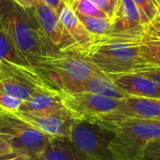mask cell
<instances>
[{"mask_svg":"<svg viewBox=\"0 0 160 160\" xmlns=\"http://www.w3.org/2000/svg\"><path fill=\"white\" fill-rule=\"evenodd\" d=\"M142 35L131 32L97 36L81 54L106 74L140 72L150 68L142 54Z\"/></svg>","mask_w":160,"mask_h":160,"instance_id":"obj_1","label":"cell"},{"mask_svg":"<svg viewBox=\"0 0 160 160\" xmlns=\"http://www.w3.org/2000/svg\"><path fill=\"white\" fill-rule=\"evenodd\" d=\"M0 25L29 65H37L45 57L63 53L46 38L33 9H24L12 0H0Z\"/></svg>","mask_w":160,"mask_h":160,"instance_id":"obj_2","label":"cell"},{"mask_svg":"<svg viewBox=\"0 0 160 160\" xmlns=\"http://www.w3.org/2000/svg\"><path fill=\"white\" fill-rule=\"evenodd\" d=\"M93 122L113 134L109 142L113 160H138L146 144L160 139V120L125 117L110 112Z\"/></svg>","mask_w":160,"mask_h":160,"instance_id":"obj_3","label":"cell"},{"mask_svg":"<svg viewBox=\"0 0 160 160\" xmlns=\"http://www.w3.org/2000/svg\"><path fill=\"white\" fill-rule=\"evenodd\" d=\"M33 66L46 84L60 94L76 92L81 83L101 71L84 56L75 52H63L45 57Z\"/></svg>","mask_w":160,"mask_h":160,"instance_id":"obj_4","label":"cell"},{"mask_svg":"<svg viewBox=\"0 0 160 160\" xmlns=\"http://www.w3.org/2000/svg\"><path fill=\"white\" fill-rule=\"evenodd\" d=\"M1 133L16 156H39L49 145L50 137L12 112L2 110Z\"/></svg>","mask_w":160,"mask_h":160,"instance_id":"obj_5","label":"cell"},{"mask_svg":"<svg viewBox=\"0 0 160 160\" xmlns=\"http://www.w3.org/2000/svg\"><path fill=\"white\" fill-rule=\"evenodd\" d=\"M0 90L24 101L37 92L52 89L46 84L35 66L1 61Z\"/></svg>","mask_w":160,"mask_h":160,"instance_id":"obj_6","label":"cell"},{"mask_svg":"<svg viewBox=\"0 0 160 160\" xmlns=\"http://www.w3.org/2000/svg\"><path fill=\"white\" fill-rule=\"evenodd\" d=\"M112 136L94 122L77 119L72 125L69 141L86 160H113L109 150Z\"/></svg>","mask_w":160,"mask_h":160,"instance_id":"obj_7","label":"cell"},{"mask_svg":"<svg viewBox=\"0 0 160 160\" xmlns=\"http://www.w3.org/2000/svg\"><path fill=\"white\" fill-rule=\"evenodd\" d=\"M65 107L79 120L93 122L115 111L120 99L87 92L61 94Z\"/></svg>","mask_w":160,"mask_h":160,"instance_id":"obj_8","label":"cell"},{"mask_svg":"<svg viewBox=\"0 0 160 160\" xmlns=\"http://www.w3.org/2000/svg\"><path fill=\"white\" fill-rule=\"evenodd\" d=\"M33 11L46 38L57 51L80 54L78 44L66 30L57 13L51 7L39 0Z\"/></svg>","mask_w":160,"mask_h":160,"instance_id":"obj_9","label":"cell"},{"mask_svg":"<svg viewBox=\"0 0 160 160\" xmlns=\"http://www.w3.org/2000/svg\"><path fill=\"white\" fill-rule=\"evenodd\" d=\"M12 113L38 131L52 138L69 139L72 125L77 120L68 109L52 112H15Z\"/></svg>","mask_w":160,"mask_h":160,"instance_id":"obj_10","label":"cell"},{"mask_svg":"<svg viewBox=\"0 0 160 160\" xmlns=\"http://www.w3.org/2000/svg\"><path fill=\"white\" fill-rule=\"evenodd\" d=\"M114 84L128 97L160 99V85L140 72L107 74Z\"/></svg>","mask_w":160,"mask_h":160,"instance_id":"obj_11","label":"cell"},{"mask_svg":"<svg viewBox=\"0 0 160 160\" xmlns=\"http://www.w3.org/2000/svg\"><path fill=\"white\" fill-rule=\"evenodd\" d=\"M112 112L125 117L160 120V99L128 97L120 99L117 109Z\"/></svg>","mask_w":160,"mask_h":160,"instance_id":"obj_12","label":"cell"},{"mask_svg":"<svg viewBox=\"0 0 160 160\" xmlns=\"http://www.w3.org/2000/svg\"><path fill=\"white\" fill-rule=\"evenodd\" d=\"M111 21L110 33L142 32L144 28L141 13L133 0H119L117 9Z\"/></svg>","mask_w":160,"mask_h":160,"instance_id":"obj_13","label":"cell"},{"mask_svg":"<svg viewBox=\"0 0 160 160\" xmlns=\"http://www.w3.org/2000/svg\"><path fill=\"white\" fill-rule=\"evenodd\" d=\"M143 57L150 68H160V16L144 25L142 35Z\"/></svg>","mask_w":160,"mask_h":160,"instance_id":"obj_14","label":"cell"},{"mask_svg":"<svg viewBox=\"0 0 160 160\" xmlns=\"http://www.w3.org/2000/svg\"><path fill=\"white\" fill-rule=\"evenodd\" d=\"M58 17L66 30L78 44L81 54L82 52L92 42L94 36L86 29V27L79 19L78 15L68 4V2L65 3L59 11Z\"/></svg>","mask_w":160,"mask_h":160,"instance_id":"obj_15","label":"cell"},{"mask_svg":"<svg viewBox=\"0 0 160 160\" xmlns=\"http://www.w3.org/2000/svg\"><path fill=\"white\" fill-rule=\"evenodd\" d=\"M67 109L62 101L59 92L52 90H42L34 94L27 100L22 101L18 112H52Z\"/></svg>","mask_w":160,"mask_h":160,"instance_id":"obj_16","label":"cell"},{"mask_svg":"<svg viewBox=\"0 0 160 160\" xmlns=\"http://www.w3.org/2000/svg\"><path fill=\"white\" fill-rule=\"evenodd\" d=\"M78 92H87L116 99H123L128 97L114 84V82L106 73L102 71L92 75L90 78L81 83L74 93Z\"/></svg>","mask_w":160,"mask_h":160,"instance_id":"obj_17","label":"cell"},{"mask_svg":"<svg viewBox=\"0 0 160 160\" xmlns=\"http://www.w3.org/2000/svg\"><path fill=\"white\" fill-rule=\"evenodd\" d=\"M39 156L43 160H86L66 138H52Z\"/></svg>","mask_w":160,"mask_h":160,"instance_id":"obj_18","label":"cell"},{"mask_svg":"<svg viewBox=\"0 0 160 160\" xmlns=\"http://www.w3.org/2000/svg\"><path fill=\"white\" fill-rule=\"evenodd\" d=\"M9 61L20 65H29L18 52L7 32L0 25V62Z\"/></svg>","mask_w":160,"mask_h":160,"instance_id":"obj_19","label":"cell"},{"mask_svg":"<svg viewBox=\"0 0 160 160\" xmlns=\"http://www.w3.org/2000/svg\"><path fill=\"white\" fill-rule=\"evenodd\" d=\"M81 22L86 27V29L94 36H102L109 34L112 28V21L109 18L83 16L77 14Z\"/></svg>","mask_w":160,"mask_h":160,"instance_id":"obj_20","label":"cell"},{"mask_svg":"<svg viewBox=\"0 0 160 160\" xmlns=\"http://www.w3.org/2000/svg\"><path fill=\"white\" fill-rule=\"evenodd\" d=\"M67 2L76 14L83 15V16L109 18L103 11H101L90 0H68Z\"/></svg>","mask_w":160,"mask_h":160,"instance_id":"obj_21","label":"cell"},{"mask_svg":"<svg viewBox=\"0 0 160 160\" xmlns=\"http://www.w3.org/2000/svg\"><path fill=\"white\" fill-rule=\"evenodd\" d=\"M133 2L139 8L144 25L158 16V9L153 0H133Z\"/></svg>","mask_w":160,"mask_h":160,"instance_id":"obj_22","label":"cell"},{"mask_svg":"<svg viewBox=\"0 0 160 160\" xmlns=\"http://www.w3.org/2000/svg\"><path fill=\"white\" fill-rule=\"evenodd\" d=\"M138 160H160V139L146 144L140 152Z\"/></svg>","mask_w":160,"mask_h":160,"instance_id":"obj_23","label":"cell"},{"mask_svg":"<svg viewBox=\"0 0 160 160\" xmlns=\"http://www.w3.org/2000/svg\"><path fill=\"white\" fill-rule=\"evenodd\" d=\"M22 103V100L14 98L8 93L0 90V108L6 112H18L21 105Z\"/></svg>","mask_w":160,"mask_h":160,"instance_id":"obj_24","label":"cell"},{"mask_svg":"<svg viewBox=\"0 0 160 160\" xmlns=\"http://www.w3.org/2000/svg\"><path fill=\"white\" fill-rule=\"evenodd\" d=\"M92 3H94L101 11H103L110 19L112 18L114 15L119 0H90Z\"/></svg>","mask_w":160,"mask_h":160,"instance_id":"obj_25","label":"cell"},{"mask_svg":"<svg viewBox=\"0 0 160 160\" xmlns=\"http://www.w3.org/2000/svg\"><path fill=\"white\" fill-rule=\"evenodd\" d=\"M14 157H18V156H16L13 153L12 149L10 148L9 144L8 143L4 136L0 134V160L8 159Z\"/></svg>","mask_w":160,"mask_h":160,"instance_id":"obj_26","label":"cell"},{"mask_svg":"<svg viewBox=\"0 0 160 160\" xmlns=\"http://www.w3.org/2000/svg\"><path fill=\"white\" fill-rule=\"evenodd\" d=\"M140 73L151 78L158 85H160V68H146L140 71Z\"/></svg>","mask_w":160,"mask_h":160,"instance_id":"obj_27","label":"cell"},{"mask_svg":"<svg viewBox=\"0 0 160 160\" xmlns=\"http://www.w3.org/2000/svg\"><path fill=\"white\" fill-rule=\"evenodd\" d=\"M40 1H42L46 5L51 7L57 13V15H58L59 11L61 10V8H63V6L65 5V3H66L65 0H40Z\"/></svg>","mask_w":160,"mask_h":160,"instance_id":"obj_28","label":"cell"},{"mask_svg":"<svg viewBox=\"0 0 160 160\" xmlns=\"http://www.w3.org/2000/svg\"><path fill=\"white\" fill-rule=\"evenodd\" d=\"M12 1L24 9H33L39 2V0H12Z\"/></svg>","mask_w":160,"mask_h":160,"instance_id":"obj_29","label":"cell"},{"mask_svg":"<svg viewBox=\"0 0 160 160\" xmlns=\"http://www.w3.org/2000/svg\"><path fill=\"white\" fill-rule=\"evenodd\" d=\"M22 160H43L40 156H22Z\"/></svg>","mask_w":160,"mask_h":160,"instance_id":"obj_30","label":"cell"},{"mask_svg":"<svg viewBox=\"0 0 160 160\" xmlns=\"http://www.w3.org/2000/svg\"><path fill=\"white\" fill-rule=\"evenodd\" d=\"M4 160H22V156H18V157H14V158H8V159Z\"/></svg>","mask_w":160,"mask_h":160,"instance_id":"obj_31","label":"cell"},{"mask_svg":"<svg viewBox=\"0 0 160 160\" xmlns=\"http://www.w3.org/2000/svg\"><path fill=\"white\" fill-rule=\"evenodd\" d=\"M1 112H2V109L0 108V133H1V129H2V123H1Z\"/></svg>","mask_w":160,"mask_h":160,"instance_id":"obj_32","label":"cell"},{"mask_svg":"<svg viewBox=\"0 0 160 160\" xmlns=\"http://www.w3.org/2000/svg\"><path fill=\"white\" fill-rule=\"evenodd\" d=\"M158 15L160 16V0L158 1Z\"/></svg>","mask_w":160,"mask_h":160,"instance_id":"obj_33","label":"cell"},{"mask_svg":"<svg viewBox=\"0 0 160 160\" xmlns=\"http://www.w3.org/2000/svg\"><path fill=\"white\" fill-rule=\"evenodd\" d=\"M153 1L155 2L156 6H157V8H158V1H159V0H153Z\"/></svg>","mask_w":160,"mask_h":160,"instance_id":"obj_34","label":"cell"},{"mask_svg":"<svg viewBox=\"0 0 160 160\" xmlns=\"http://www.w3.org/2000/svg\"><path fill=\"white\" fill-rule=\"evenodd\" d=\"M65 1H66V2H67V1H68V0H65Z\"/></svg>","mask_w":160,"mask_h":160,"instance_id":"obj_35","label":"cell"}]
</instances>
